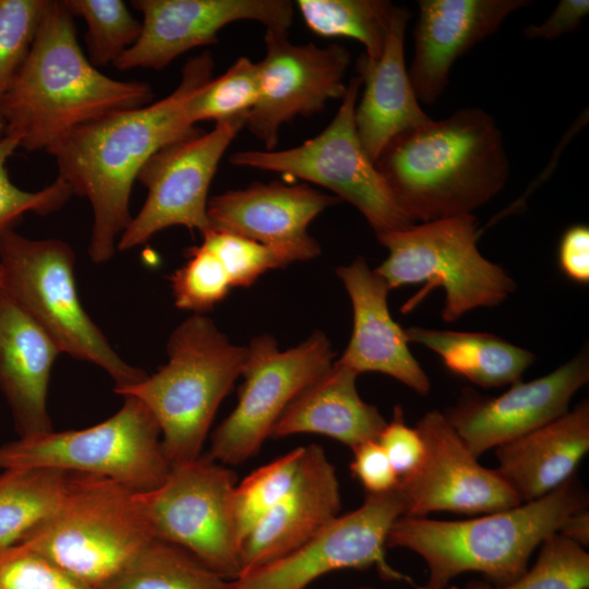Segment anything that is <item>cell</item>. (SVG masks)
Instances as JSON below:
<instances>
[{
    "mask_svg": "<svg viewBox=\"0 0 589 589\" xmlns=\"http://www.w3.org/2000/svg\"><path fill=\"white\" fill-rule=\"evenodd\" d=\"M213 57L205 50L187 61L178 86L167 97L82 124L46 151L56 159L58 178L92 206L88 254L94 263L113 256L116 241L132 219L131 190L145 163L199 130L188 120L187 106L213 79Z\"/></svg>",
    "mask_w": 589,
    "mask_h": 589,
    "instance_id": "obj_1",
    "label": "cell"
},
{
    "mask_svg": "<svg viewBox=\"0 0 589 589\" xmlns=\"http://www.w3.org/2000/svg\"><path fill=\"white\" fill-rule=\"evenodd\" d=\"M148 83L118 81L83 53L72 14L50 0L31 50L0 100L4 135L19 147L47 151L75 128L113 111L152 103Z\"/></svg>",
    "mask_w": 589,
    "mask_h": 589,
    "instance_id": "obj_2",
    "label": "cell"
},
{
    "mask_svg": "<svg viewBox=\"0 0 589 589\" xmlns=\"http://www.w3.org/2000/svg\"><path fill=\"white\" fill-rule=\"evenodd\" d=\"M375 167L413 224L471 214L504 188L509 172L502 133L480 108L398 134Z\"/></svg>",
    "mask_w": 589,
    "mask_h": 589,
    "instance_id": "obj_3",
    "label": "cell"
},
{
    "mask_svg": "<svg viewBox=\"0 0 589 589\" xmlns=\"http://www.w3.org/2000/svg\"><path fill=\"white\" fill-rule=\"evenodd\" d=\"M588 507V494L576 477L531 502L464 520L400 516L390 527L387 548L414 552L428 579L419 589H445L460 574L480 573L505 586L528 568L537 548L558 532L575 512Z\"/></svg>",
    "mask_w": 589,
    "mask_h": 589,
    "instance_id": "obj_4",
    "label": "cell"
},
{
    "mask_svg": "<svg viewBox=\"0 0 589 589\" xmlns=\"http://www.w3.org/2000/svg\"><path fill=\"white\" fill-rule=\"evenodd\" d=\"M167 353L153 375L118 394L151 411L171 465L201 456L219 405L242 375L248 348L231 344L209 317L193 314L173 329Z\"/></svg>",
    "mask_w": 589,
    "mask_h": 589,
    "instance_id": "obj_5",
    "label": "cell"
},
{
    "mask_svg": "<svg viewBox=\"0 0 589 589\" xmlns=\"http://www.w3.org/2000/svg\"><path fill=\"white\" fill-rule=\"evenodd\" d=\"M135 490L76 473L69 491L20 542L91 589L109 588L155 540Z\"/></svg>",
    "mask_w": 589,
    "mask_h": 589,
    "instance_id": "obj_6",
    "label": "cell"
},
{
    "mask_svg": "<svg viewBox=\"0 0 589 589\" xmlns=\"http://www.w3.org/2000/svg\"><path fill=\"white\" fill-rule=\"evenodd\" d=\"M478 236L472 214L376 235L388 256L374 271L390 290L424 284L402 312L411 311L432 289L443 288L442 317L455 322L473 309L498 305L516 289L510 275L479 252Z\"/></svg>",
    "mask_w": 589,
    "mask_h": 589,
    "instance_id": "obj_7",
    "label": "cell"
},
{
    "mask_svg": "<svg viewBox=\"0 0 589 589\" xmlns=\"http://www.w3.org/2000/svg\"><path fill=\"white\" fill-rule=\"evenodd\" d=\"M75 255L59 239H29L10 231L0 245L2 288L51 337L61 352L101 368L115 392L147 377L120 358L85 312L74 276Z\"/></svg>",
    "mask_w": 589,
    "mask_h": 589,
    "instance_id": "obj_8",
    "label": "cell"
},
{
    "mask_svg": "<svg viewBox=\"0 0 589 589\" xmlns=\"http://www.w3.org/2000/svg\"><path fill=\"white\" fill-rule=\"evenodd\" d=\"M110 418L82 430L46 432L0 445V471L50 468L116 480L137 492L159 486L170 462L160 429L133 396Z\"/></svg>",
    "mask_w": 589,
    "mask_h": 589,
    "instance_id": "obj_9",
    "label": "cell"
},
{
    "mask_svg": "<svg viewBox=\"0 0 589 589\" xmlns=\"http://www.w3.org/2000/svg\"><path fill=\"white\" fill-rule=\"evenodd\" d=\"M361 85L358 75L350 79L337 113L316 136L288 149L240 151L229 157V163L297 177L326 188L354 206L375 235L413 225L397 205L359 140L354 110Z\"/></svg>",
    "mask_w": 589,
    "mask_h": 589,
    "instance_id": "obj_10",
    "label": "cell"
},
{
    "mask_svg": "<svg viewBox=\"0 0 589 589\" xmlns=\"http://www.w3.org/2000/svg\"><path fill=\"white\" fill-rule=\"evenodd\" d=\"M235 486L230 469L200 456L171 464L163 483L136 492V498L155 539L187 550L231 580L241 572Z\"/></svg>",
    "mask_w": 589,
    "mask_h": 589,
    "instance_id": "obj_11",
    "label": "cell"
},
{
    "mask_svg": "<svg viewBox=\"0 0 589 589\" xmlns=\"http://www.w3.org/2000/svg\"><path fill=\"white\" fill-rule=\"evenodd\" d=\"M247 348L238 404L213 432L206 455L221 465H240L254 456L286 408L335 357L320 330L287 350L267 334L254 337Z\"/></svg>",
    "mask_w": 589,
    "mask_h": 589,
    "instance_id": "obj_12",
    "label": "cell"
},
{
    "mask_svg": "<svg viewBox=\"0 0 589 589\" xmlns=\"http://www.w3.org/2000/svg\"><path fill=\"white\" fill-rule=\"evenodd\" d=\"M404 514L398 485L366 494L360 507L336 517L300 548L231 579V589H306L330 572L371 567L385 580L405 581L418 589L386 560L388 531Z\"/></svg>",
    "mask_w": 589,
    "mask_h": 589,
    "instance_id": "obj_13",
    "label": "cell"
},
{
    "mask_svg": "<svg viewBox=\"0 0 589 589\" xmlns=\"http://www.w3.org/2000/svg\"><path fill=\"white\" fill-rule=\"evenodd\" d=\"M247 116L216 122L209 132L197 130L160 148L145 163L136 180L147 189V197L120 236L118 250L143 244L172 226L199 230L201 235L211 229L209 185L223 155L245 128Z\"/></svg>",
    "mask_w": 589,
    "mask_h": 589,
    "instance_id": "obj_14",
    "label": "cell"
},
{
    "mask_svg": "<svg viewBox=\"0 0 589 589\" xmlns=\"http://www.w3.org/2000/svg\"><path fill=\"white\" fill-rule=\"evenodd\" d=\"M264 41L265 56L257 62L260 97L247 116L245 128L266 151H274L284 123L321 112L328 100H341L351 55L338 44H292L283 28H266Z\"/></svg>",
    "mask_w": 589,
    "mask_h": 589,
    "instance_id": "obj_15",
    "label": "cell"
},
{
    "mask_svg": "<svg viewBox=\"0 0 589 589\" xmlns=\"http://www.w3.org/2000/svg\"><path fill=\"white\" fill-rule=\"evenodd\" d=\"M424 444L420 467L398 483L409 517L433 512L483 515L521 502L496 469L478 461L442 411L426 412L414 426Z\"/></svg>",
    "mask_w": 589,
    "mask_h": 589,
    "instance_id": "obj_16",
    "label": "cell"
},
{
    "mask_svg": "<svg viewBox=\"0 0 589 589\" xmlns=\"http://www.w3.org/2000/svg\"><path fill=\"white\" fill-rule=\"evenodd\" d=\"M143 15L137 40L113 63L120 71L161 70L180 55L217 41L223 27L255 21L288 29L294 4L288 0H133Z\"/></svg>",
    "mask_w": 589,
    "mask_h": 589,
    "instance_id": "obj_17",
    "label": "cell"
},
{
    "mask_svg": "<svg viewBox=\"0 0 589 589\" xmlns=\"http://www.w3.org/2000/svg\"><path fill=\"white\" fill-rule=\"evenodd\" d=\"M589 380V358L584 349L553 372L513 383L491 397L471 389L461 392L443 414L478 458L491 448L521 437L568 411L572 397Z\"/></svg>",
    "mask_w": 589,
    "mask_h": 589,
    "instance_id": "obj_18",
    "label": "cell"
},
{
    "mask_svg": "<svg viewBox=\"0 0 589 589\" xmlns=\"http://www.w3.org/2000/svg\"><path fill=\"white\" fill-rule=\"evenodd\" d=\"M341 202L308 184L254 182L211 197L207 218L212 230L236 233L283 250L298 262L321 253L308 227L326 208Z\"/></svg>",
    "mask_w": 589,
    "mask_h": 589,
    "instance_id": "obj_19",
    "label": "cell"
},
{
    "mask_svg": "<svg viewBox=\"0 0 589 589\" xmlns=\"http://www.w3.org/2000/svg\"><path fill=\"white\" fill-rule=\"evenodd\" d=\"M528 4L526 0H420L408 70L418 100L435 103L456 60Z\"/></svg>",
    "mask_w": 589,
    "mask_h": 589,
    "instance_id": "obj_20",
    "label": "cell"
},
{
    "mask_svg": "<svg viewBox=\"0 0 589 589\" xmlns=\"http://www.w3.org/2000/svg\"><path fill=\"white\" fill-rule=\"evenodd\" d=\"M340 507L333 464L320 445L304 446L290 491L242 540L240 574L300 548L338 517Z\"/></svg>",
    "mask_w": 589,
    "mask_h": 589,
    "instance_id": "obj_21",
    "label": "cell"
},
{
    "mask_svg": "<svg viewBox=\"0 0 589 589\" xmlns=\"http://www.w3.org/2000/svg\"><path fill=\"white\" fill-rule=\"evenodd\" d=\"M352 304L351 338L337 360L358 375L378 372L394 377L419 395H426L431 382L412 356L405 328L392 317L386 281L363 257L336 269Z\"/></svg>",
    "mask_w": 589,
    "mask_h": 589,
    "instance_id": "obj_22",
    "label": "cell"
},
{
    "mask_svg": "<svg viewBox=\"0 0 589 589\" xmlns=\"http://www.w3.org/2000/svg\"><path fill=\"white\" fill-rule=\"evenodd\" d=\"M61 350L0 287V390L20 437L52 431L47 409L51 368Z\"/></svg>",
    "mask_w": 589,
    "mask_h": 589,
    "instance_id": "obj_23",
    "label": "cell"
},
{
    "mask_svg": "<svg viewBox=\"0 0 589 589\" xmlns=\"http://www.w3.org/2000/svg\"><path fill=\"white\" fill-rule=\"evenodd\" d=\"M410 16L406 8L395 7L380 59L370 62L362 55L357 62L364 89L356 106L354 124L374 164L395 136L432 120L419 105L405 63V33Z\"/></svg>",
    "mask_w": 589,
    "mask_h": 589,
    "instance_id": "obj_24",
    "label": "cell"
},
{
    "mask_svg": "<svg viewBox=\"0 0 589 589\" xmlns=\"http://www.w3.org/2000/svg\"><path fill=\"white\" fill-rule=\"evenodd\" d=\"M589 450V404L581 401L554 421L495 448L496 471L521 503L554 491Z\"/></svg>",
    "mask_w": 589,
    "mask_h": 589,
    "instance_id": "obj_25",
    "label": "cell"
},
{
    "mask_svg": "<svg viewBox=\"0 0 589 589\" xmlns=\"http://www.w3.org/2000/svg\"><path fill=\"white\" fill-rule=\"evenodd\" d=\"M358 374L338 361L306 386L275 423L271 437L301 433L332 437L353 449L377 440L386 420L357 389Z\"/></svg>",
    "mask_w": 589,
    "mask_h": 589,
    "instance_id": "obj_26",
    "label": "cell"
},
{
    "mask_svg": "<svg viewBox=\"0 0 589 589\" xmlns=\"http://www.w3.org/2000/svg\"><path fill=\"white\" fill-rule=\"evenodd\" d=\"M405 333L408 342L431 349L449 371L485 388L520 381L534 361L532 352L488 333L423 327H408Z\"/></svg>",
    "mask_w": 589,
    "mask_h": 589,
    "instance_id": "obj_27",
    "label": "cell"
},
{
    "mask_svg": "<svg viewBox=\"0 0 589 589\" xmlns=\"http://www.w3.org/2000/svg\"><path fill=\"white\" fill-rule=\"evenodd\" d=\"M75 474L50 468L0 471V549L19 544L49 517Z\"/></svg>",
    "mask_w": 589,
    "mask_h": 589,
    "instance_id": "obj_28",
    "label": "cell"
},
{
    "mask_svg": "<svg viewBox=\"0 0 589 589\" xmlns=\"http://www.w3.org/2000/svg\"><path fill=\"white\" fill-rule=\"evenodd\" d=\"M305 25L322 37H347L360 41L370 62L380 59L395 7L386 0H299Z\"/></svg>",
    "mask_w": 589,
    "mask_h": 589,
    "instance_id": "obj_29",
    "label": "cell"
},
{
    "mask_svg": "<svg viewBox=\"0 0 589 589\" xmlns=\"http://www.w3.org/2000/svg\"><path fill=\"white\" fill-rule=\"evenodd\" d=\"M107 589H231V580L187 550L155 539Z\"/></svg>",
    "mask_w": 589,
    "mask_h": 589,
    "instance_id": "obj_30",
    "label": "cell"
},
{
    "mask_svg": "<svg viewBox=\"0 0 589 589\" xmlns=\"http://www.w3.org/2000/svg\"><path fill=\"white\" fill-rule=\"evenodd\" d=\"M532 567L513 582L494 586L472 579L453 589H588L589 554L585 548L556 532L546 538Z\"/></svg>",
    "mask_w": 589,
    "mask_h": 589,
    "instance_id": "obj_31",
    "label": "cell"
},
{
    "mask_svg": "<svg viewBox=\"0 0 589 589\" xmlns=\"http://www.w3.org/2000/svg\"><path fill=\"white\" fill-rule=\"evenodd\" d=\"M62 3L73 17L86 22L87 58L96 68L113 65L140 37L142 22L121 0H63Z\"/></svg>",
    "mask_w": 589,
    "mask_h": 589,
    "instance_id": "obj_32",
    "label": "cell"
},
{
    "mask_svg": "<svg viewBox=\"0 0 589 589\" xmlns=\"http://www.w3.org/2000/svg\"><path fill=\"white\" fill-rule=\"evenodd\" d=\"M260 88L259 63L240 57L224 74L194 93L187 106L188 120L195 125L248 115L259 100Z\"/></svg>",
    "mask_w": 589,
    "mask_h": 589,
    "instance_id": "obj_33",
    "label": "cell"
},
{
    "mask_svg": "<svg viewBox=\"0 0 589 589\" xmlns=\"http://www.w3.org/2000/svg\"><path fill=\"white\" fill-rule=\"evenodd\" d=\"M304 446L255 469L233 491V510L240 542L291 489Z\"/></svg>",
    "mask_w": 589,
    "mask_h": 589,
    "instance_id": "obj_34",
    "label": "cell"
},
{
    "mask_svg": "<svg viewBox=\"0 0 589 589\" xmlns=\"http://www.w3.org/2000/svg\"><path fill=\"white\" fill-rule=\"evenodd\" d=\"M169 281L176 306L194 314L213 310L232 288L224 265L203 243L187 250V262Z\"/></svg>",
    "mask_w": 589,
    "mask_h": 589,
    "instance_id": "obj_35",
    "label": "cell"
},
{
    "mask_svg": "<svg viewBox=\"0 0 589 589\" xmlns=\"http://www.w3.org/2000/svg\"><path fill=\"white\" fill-rule=\"evenodd\" d=\"M202 238L224 265L232 288L250 287L266 272L296 262L283 250L236 233L209 229Z\"/></svg>",
    "mask_w": 589,
    "mask_h": 589,
    "instance_id": "obj_36",
    "label": "cell"
},
{
    "mask_svg": "<svg viewBox=\"0 0 589 589\" xmlns=\"http://www.w3.org/2000/svg\"><path fill=\"white\" fill-rule=\"evenodd\" d=\"M50 0H0V100L24 63Z\"/></svg>",
    "mask_w": 589,
    "mask_h": 589,
    "instance_id": "obj_37",
    "label": "cell"
},
{
    "mask_svg": "<svg viewBox=\"0 0 589 589\" xmlns=\"http://www.w3.org/2000/svg\"><path fill=\"white\" fill-rule=\"evenodd\" d=\"M16 148V139L8 135L0 139V245L26 213L49 215L60 209L72 195L69 185L60 178L36 192L16 187L7 168V163Z\"/></svg>",
    "mask_w": 589,
    "mask_h": 589,
    "instance_id": "obj_38",
    "label": "cell"
},
{
    "mask_svg": "<svg viewBox=\"0 0 589 589\" xmlns=\"http://www.w3.org/2000/svg\"><path fill=\"white\" fill-rule=\"evenodd\" d=\"M0 589H91L51 561L15 544L0 549Z\"/></svg>",
    "mask_w": 589,
    "mask_h": 589,
    "instance_id": "obj_39",
    "label": "cell"
},
{
    "mask_svg": "<svg viewBox=\"0 0 589 589\" xmlns=\"http://www.w3.org/2000/svg\"><path fill=\"white\" fill-rule=\"evenodd\" d=\"M377 442L387 455L399 481L411 476L424 457V444L416 428L407 425L400 406L394 408L393 418L380 433Z\"/></svg>",
    "mask_w": 589,
    "mask_h": 589,
    "instance_id": "obj_40",
    "label": "cell"
},
{
    "mask_svg": "<svg viewBox=\"0 0 589 589\" xmlns=\"http://www.w3.org/2000/svg\"><path fill=\"white\" fill-rule=\"evenodd\" d=\"M350 469L366 494H380L395 489L399 478L377 442L369 441L352 449Z\"/></svg>",
    "mask_w": 589,
    "mask_h": 589,
    "instance_id": "obj_41",
    "label": "cell"
},
{
    "mask_svg": "<svg viewBox=\"0 0 589 589\" xmlns=\"http://www.w3.org/2000/svg\"><path fill=\"white\" fill-rule=\"evenodd\" d=\"M558 265L566 277L575 283H589V228L585 224L573 225L562 235Z\"/></svg>",
    "mask_w": 589,
    "mask_h": 589,
    "instance_id": "obj_42",
    "label": "cell"
},
{
    "mask_svg": "<svg viewBox=\"0 0 589 589\" xmlns=\"http://www.w3.org/2000/svg\"><path fill=\"white\" fill-rule=\"evenodd\" d=\"M588 13V0H561L545 21L529 25L524 34L531 39L552 40L578 28Z\"/></svg>",
    "mask_w": 589,
    "mask_h": 589,
    "instance_id": "obj_43",
    "label": "cell"
},
{
    "mask_svg": "<svg viewBox=\"0 0 589 589\" xmlns=\"http://www.w3.org/2000/svg\"><path fill=\"white\" fill-rule=\"evenodd\" d=\"M558 533L582 548L589 544V512L588 507L573 513L562 525Z\"/></svg>",
    "mask_w": 589,
    "mask_h": 589,
    "instance_id": "obj_44",
    "label": "cell"
},
{
    "mask_svg": "<svg viewBox=\"0 0 589 589\" xmlns=\"http://www.w3.org/2000/svg\"><path fill=\"white\" fill-rule=\"evenodd\" d=\"M4 135V123L0 115V139Z\"/></svg>",
    "mask_w": 589,
    "mask_h": 589,
    "instance_id": "obj_45",
    "label": "cell"
},
{
    "mask_svg": "<svg viewBox=\"0 0 589 589\" xmlns=\"http://www.w3.org/2000/svg\"><path fill=\"white\" fill-rule=\"evenodd\" d=\"M357 589H378V588L371 587V586H362V587H359Z\"/></svg>",
    "mask_w": 589,
    "mask_h": 589,
    "instance_id": "obj_46",
    "label": "cell"
},
{
    "mask_svg": "<svg viewBox=\"0 0 589 589\" xmlns=\"http://www.w3.org/2000/svg\"><path fill=\"white\" fill-rule=\"evenodd\" d=\"M2 279H3V274H2V268L0 266V287L2 286Z\"/></svg>",
    "mask_w": 589,
    "mask_h": 589,
    "instance_id": "obj_47",
    "label": "cell"
}]
</instances>
